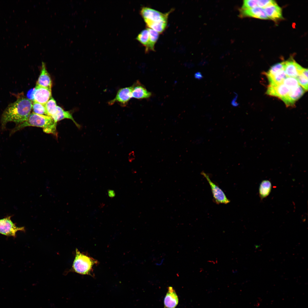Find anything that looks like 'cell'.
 <instances>
[{
    "instance_id": "obj_1",
    "label": "cell",
    "mask_w": 308,
    "mask_h": 308,
    "mask_svg": "<svg viewBox=\"0 0 308 308\" xmlns=\"http://www.w3.org/2000/svg\"><path fill=\"white\" fill-rule=\"evenodd\" d=\"M32 105L31 100L23 96L9 104L5 110L1 117L2 129H4L6 124L9 122H14L17 125L26 121L31 114Z\"/></svg>"
},
{
    "instance_id": "obj_2",
    "label": "cell",
    "mask_w": 308,
    "mask_h": 308,
    "mask_svg": "<svg viewBox=\"0 0 308 308\" xmlns=\"http://www.w3.org/2000/svg\"><path fill=\"white\" fill-rule=\"evenodd\" d=\"M57 123L50 116L38 114L32 112L30 114L26 121L17 125L10 132L9 135H11L25 127L34 126L42 128L44 132L51 134L57 136Z\"/></svg>"
},
{
    "instance_id": "obj_3",
    "label": "cell",
    "mask_w": 308,
    "mask_h": 308,
    "mask_svg": "<svg viewBox=\"0 0 308 308\" xmlns=\"http://www.w3.org/2000/svg\"><path fill=\"white\" fill-rule=\"evenodd\" d=\"M75 256L70 271L81 275L92 276L93 267L98 264V261L86 254L81 252L77 248Z\"/></svg>"
},
{
    "instance_id": "obj_4",
    "label": "cell",
    "mask_w": 308,
    "mask_h": 308,
    "mask_svg": "<svg viewBox=\"0 0 308 308\" xmlns=\"http://www.w3.org/2000/svg\"><path fill=\"white\" fill-rule=\"evenodd\" d=\"M163 13L150 7H143L140 11V13L147 26L153 23L162 21H167L169 14L173 11Z\"/></svg>"
},
{
    "instance_id": "obj_5",
    "label": "cell",
    "mask_w": 308,
    "mask_h": 308,
    "mask_svg": "<svg viewBox=\"0 0 308 308\" xmlns=\"http://www.w3.org/2000/svg\"><path fill=\"white\" fill-rule=\"evenodd\" d=\"M11 217V216H8L0 219V234L15 237L18 232H25V228L17 226L12 220Z\"/></svg>"
},
{
    "instance_id": "obj_6",
    "label": "cell",
    "mask_w": 308,
    "mask_h": 308,
    "mask_svg": "<svg viewBox=\"0 0 308 308\" xmlns=\"http://www.w3.org/2000/svg\"><path fill=\"white\" fill-rule=\"evenodd\" d=\"M201 174L206 179L210 187L215 202L218 204H226L229 203L230 200L227 198L224 192L211 180L209 175L203 171Z\"/></svg>"
},
{
    "instance_id": "obj_7",
    "label": "cell",
    "mask_w": 308,
    "mask_h": 308,
    "mask_svg": "<svg viewBox=\"0 0 308 308\" xmlns=\"http://www.w3.org/2000/svg\"><path fill=\"white\" fill-rule=\"evenodd\" d=\"M131 97V86L120 89L118 91L115 97L108 102V104L112 105L116 103H118L121 106H126Z\"/></svg>"
},
{
    "instance_id": "obj_8",
    "label": "cell",
    "mask_w": 308,
    "mask_h": 308,
    "mask_svg": "<svg viewBox=\"0 0 308 308\" xmlns=\"http://www.w3.org/2000/svg\"><path fill=\"white\" fill-rule=\"evenodd\" d=\"M51 97V88L36 85L33 94L34 102L45 105Z\"/></svg>"
},
{
    "instance_id": "obj_9",
    "label": "cell",
    "mask_w": 308,
    "mask_h": 308,
    "mask_svg": "<svg viewBox=\"0 0 308 308\" xmlns=\"http://www.w3.org/2000/svg\"><path fill=\"white\" fill-rule=\"evenodd\" d=\"M289 90L283 83L269 84L267 88L266 93L269 95L277 97L283 101L287 96Z\"/></svg>"
},
{
    "instance_id": "obj_10",
    "label": "cell",
    "mask_w": 308,
    "mask_h": 308,
    "mask_svg": "<svg viewBox=\"0 0 308 308\" xmlns=\"http://www.w3.org/2000/svg\"><path fill=\"white\" fill-rule=\"evenodd\" d=\"M239 11L238 16L241 18L249 17L263 19H269L264 9L259 7L246 9L240 8Z\"/></svg>"
},
{
    "instance_id": "obj_11",
    "label": "cell",
    "mask_w": 308,
    "mask_h": 308,
    "mask_svg": "<svg viewBox=\"0 0 308 308\" xmlns=\"http://www.w3.org/2000/svg\"><path fill=\"white\" fill-rule=\"evenodd\" d=\"M284 62V69L287 77L296 78L304 68L293 59H289Z\"/></svg>"
},
{
    "instance_id": "obj_12",
    "label": "cell",
    "mask_w": 308,
    "mask_h": 308,
    "mask_svg": "<svg viewBox=\"0 0 308 308\" xmlns=\"http://www.w3.org/2000/svg\"><path fill=\"white\" fill-rule=\"evenodd\" d=\"M305 91L299 85L296 88L290 89L287 96L283 101L287 107L294 106L295 102L303 95Z\"/></svg>"
},
{
    "instance_id": "obj_13",
    "label": "cell",
    "mask_w": 308,
    "mask_h": 308,
    "mask_svg": "<svg viewBox=\"0 0 308 308\" xmlns=\"http://www.w3.org/2000/svg\"><path fill=\"white\" fill-rule=\"evenodd\" d=\"M131 97L138 99L148 98L151 95V92L148 91L138 81H137L131 86Z\"/></svg>"
},
{
    "instance_id": "obj_14",
    "label": "cell",
    "mask_w": 308,
    "mask_h": 308,
    "mask_svg": "<svg viewBox=\"0 0 308 308\" xmlns=\"http://www.w3.org/2000/svg\"><path fill=\"white\" fill-rule=\"evenodd\" d=\"M164 300V308H175L179 303L178 296L172 286L168 287Z\"/></svg>"
},
{
    "instance_id": "obj_15",
    "label": "cell",
    "mask_w": 308,
    "mask_h": 308,
    "mask_svg": "<svg viewBox=\"0 0 308 308\" xmlns=\"http://www.w3.org/2000/svg\"><path fill=\"white\" fill-rule=\"evenodd\" d=\"M36 85L51 88L52 82L50 76L47 71L45 64L42 62L41 72L36 83Z\"/></svg>"
},
{
    "instance_id": "obj_16",
    "label": "cell",
    "mask_w": 308,
    "mask_h": 308,
    "mask_svg": "<svg viewBox=\"0 0 308 308\" xmlns=\"http://www.w3.org/2000/svg\"><path fill=\"white\" fill-rule=\"evenodd\" d=\"M264 9L269 19L276 21L283 18L282 9L277 3L268 6Z\"/></svg>"
},
{
    "instance_id": "obj_17",
    "label": "cell",
    "mask_w": 308,
    "mask_h": 308,
    "mask_svg": "<svg viewBox=\"0 0 308 308\" xmlns=\"http://www.w3.org/2000/svg\"><path fill=\"white\" fill-rule=\"evenodd\" d=\"M65 119L71 120L78 128H81V125L76 121L72 114L70 112L65 111L60 106H58L57 114L55 117L53 118V119L57 123L58 121Z\"/></svg>"
},
{
    "instance_id": "obj_18",
    "label": "cell",
    "mask_w": 308,
    "mask_h": 308,
    "mask_svg": "<svg viewBox=\"0 0 308 308\" xmlns=\"http://www.w3.org/2000/svg\"><path fill=\"white\" fill-rule=\"evenodd\" d=\"M149 33V40L148 46L145 49V52L149 51H154L155 45L159 36V33L150 28H147Z\"/></svg>"
},
{
    "instance_id": "obj_19",
    "label": "cell",
    "mask_w": 308,
    "mask_h": 308,
    "mask_svg": "<svg viewBox=\"0 0 308 308\" xmlns=\"http://www.w3.org/2000/svg\"><path fill=\"white\" fill-rule=\"evenodd\" d=\"M48 116L53 119L55 117L57 111V106L55 100L52 97L45 104Z\"/></svg>"
},
{
    "instance_id": "obj_20",
    "label": "cell",
    "mask_w": 308,
    "mask_h": 308,
    "mask_svg": "<svg viewBox=\"0 0 308 308\" xmlns=\"http://www.w3.org/2000/svg\"><path fill=\"white\" fill-rule=\"evenodd\" d=\"M271 189V182L268 180L262 181L261 183L259 189V193L261 198L266 197L270 194Z\"/></svg>"
},
{
    "instance_id": "obj_21",
    "label": "cell",
    "mask_w": 308,
    "mask_h": 308,
    "mask_svg": "<svg viewBox=\"0 0 308 308\" xmlns=\"http://www.w3.org/2000/svg\"><path fill=\"white\" fill-rule=\"evenodd\" d=\"M287 77L284 69L277 73L273 76L267 78L270 85L278 84L283 83V82Z\"/></svg>"
},
{
    "instance_id": "obj_22",
    "label": "cell",
    "mask_w": 308,
    "mask_h": 308,
    "mask_svg": "<svg viewBox=\"0 0 308 308\" xmlns=\"http://www.w3.org/2000/svg\"><path fill=\"white\" fill-rule=\"evenodd\" d=\"M299 84L306 91L308 89V70L304 68L301 72L295 78Z\"/></svg>"
},
{
    "instance_id": "obj_23",
    "label": "cell",
    "mask_w": 308,
    "mask_h": 308,
    "mask_svg": "<svg viewBox=\"0 0 308 308\" xmlns=\"http://www.w3.org/2000/svg\"><path fill=\"white\" fill-rule=\"evenodd\" d=\"M136 39L147 48L149 42V33L147 28L142 30L137 35Z\"/></svg>"
},
{
    "instance_id": "obj_24",
    "label": "cell",
    "mask_w": 308,
    "mask_h": 308,
    "mask_svg": "<svg viewBox=\"0 0 308 308\" xmlns=\"http://www.w3.org/2000/svg\"><path fill=\"white\" fill-rule=\"evenodd\" d=\"M284 62L278 63L271 67L268 71L265 73L267 78L271 77L280 71L284 69Z\"/></svg>"
},
{
    "instance_id": "obj_25",
    "label": "cell",
    "mask_w": 308,
    "mask_h": 308,
    "mask_svg": "<svg viewBox=\"0 0 308 308\" xmlns=\"http://www.w3.org/2000/svg\"><path fill=\"white\" fill-rule=\"evenodd\" d=\"M167 24V21H162L153 23L147 26L159 33H162L165 29Z\"/></svg>"
},
{
    "instance_id": "obj_26",
    "label": "cell",
    "mask_w": 308,
    "mask_h": 308,
    "mask_svg": "<svg viewBox=\"0 0 308 308\" xmlns=\"http://www.w3.org/2000/svg\"><path fill=\"white\" fill-rule=\"evenodd\" d=\"M32 110L33 112L38 114L48 116L45 105L35 102L33 103Z\"/></svg>"
},
{
    "instance_id": "obj_27",
    "label": "cell",
    "mask_w": 308,
    "mask_h": 308,
    "mask_svg": "<svg viewBox=\"0 0 308 308\" xmlns=\"http://www.w3.org/2000/svg\"><path fill=\"white\" fill-rule=\"evenodd\" d=\"M283 83L289 89L296 88L299 85L295 78L287 76L284 80Z\"/></svg>"
},
{
    "instance_id": "obj_28",
    "label": "cell",
    "mask_w": 308,
    "mask_h": 308,
    "mask_svg": "<svg viewBox=\"0 0 308 308\" xmlns=\"http://www.w3.org/2000/svg\"><path fill=\"white\" fill-rule=\"evenodd\" d=\"M258 7L257 0H245L240 9H249Z\"/></svg>"
},
{
    "instance_id": "obj_29",
    "label": "cell",
    "mask_w": 308,
    "mask_h": 308,
    "mask_svg": "<svg viewBox=\"0 0 308 308\" xmlns=\"http://www.w3.org/2000/svg\"><path fill=\"white\" fill-rule=\"evenodd\" d=\"M277 3L275 1L272 0H257L258 7L264 8L271 5Z\"/></svg>"
},
{
    "instance_id": "obj_30",
    "label": "cell",
    "mask_w": 308,
    "mask_h": 308,
    "mask_svg": "<svg viewBox=\"0 0 308 308\" xmlns=\"http://www.w3.org/2000/svg\"><path fill=\"white\" fill-rule=\"evenodd\" d=\"M237 97V94L235 93V96L231 102V104L234 107H237L239 105V104L237 103L236 101Z\"/></svg>"
},
{
    "instance_id": "obj_31",
    "label": "cell",
    "mask_w": 308,
    "mask_h": 308,
    "mask_svg": "<svg viewBox=\"0 0 308 308\" xmlns=\"http://www.w3.org/2000/svg\"><path fill=\"white\" fill-rule=\"evenodd\" d=\"M194 77L196 79L200 80L203 78V76L201 72H198L195 73Z\"/></svg>"
},
{
    "instance_id": "obj_32",
    "label": "cell",
    "mask_w": 308,
    "mask_h": 308,
    "mask_svg": "<svg viewBox=\"0 0 308 308\" xmlns=\"http://www.w3.org/2000/svg\"><path fill=\"white\" fill-rule=\"evenodd\" d=\"M108 194L110 197H113L114 196L115 194L114 191L109 190L108 191Z\"/></svg>"
}]
</instances>
